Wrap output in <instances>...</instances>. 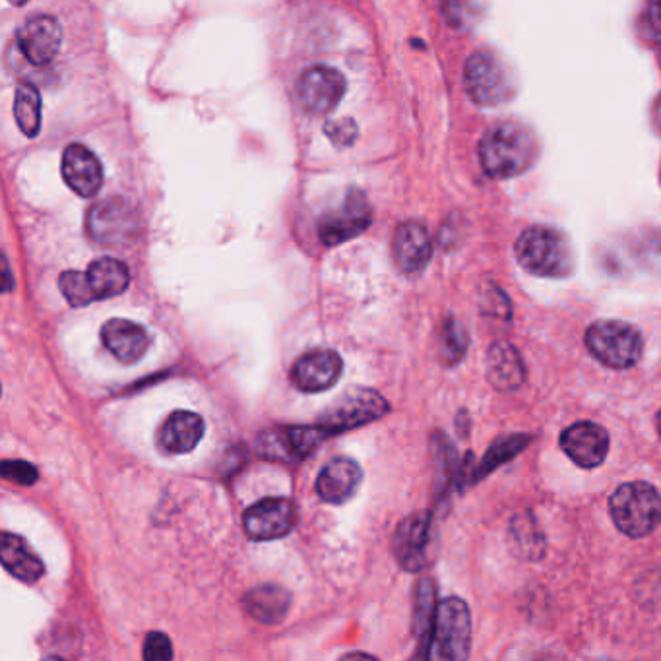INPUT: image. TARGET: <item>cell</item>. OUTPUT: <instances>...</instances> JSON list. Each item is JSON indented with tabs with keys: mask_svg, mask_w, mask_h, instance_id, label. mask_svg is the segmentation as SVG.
Instances as JSON below:
<instances>
[{
	"mask_svg": "<svg viewBox=\"0 0 661 661\" xmlns=\"http://www.w3.org/2000/svg\"><path fill=\"white\" fill-rule=\"evenodd\" d=\"M204 436V419L192 411H175L157 433V444L167 454H187Z\"/></svg>",
	"mask_w": 661,
	"mask_h": 661,
	"instance_id": "cell-21",
	"label": "cell"
},
{
	"mask_svg": "<svg viewBox=\"0 0 661 661\" xmlns=\"http://www.w3.org/2000/svg\"><path fill=\"white\" fill-rule=\"evenodd\" d=\"M361 479H363V470L357 461L349 458H334L321 470L314 488L324 503L344 505L356 495Z\"/></svg>",
	"mask_w": 661,
	"mask_h": 661,
	"instance_id": "cell-19",
	"label": "cell"
},
{
	"mask_svg": "<svg viewBox=\"0 0 661 661\" xmlns=\"http://www.w3.org/2000/svg\"><path fill=\"white\" fill-rule=\"evenodd\" d=\"M244 610L262 625H279L291 608V593L274 584L259 586L244 596Z\"/></svg>",
	"mask_w": 661,
	"mask_h": 661,
	"instance_id": "cell-24",
	"label": "cell"
},
{
	"mask_svg": "<svg viewBox=\"0 0 661 661\" xmlns=\"http://www.w3.org/2000/svg\"><path fill=\"white\" fill-rule=\"evenodd\" d=\"M530 441V435H510L496 441L489 448L488 454L483 456V460L479 461L478 468L473 470L471 483H476L479 479L488 478L491 471H495L496 468H501L506 461L513 460L516 454L522 453Z\"/></svg>",
	"mask_w": 661,
	"mask_h": 661,
	"instance_id": "cell-28",
	"label": "cell"
},
{
	"mask_svg": "<svg viewBox=\"0 0 661 661\" xmlns=\"http://www.w3.org/2000/svg\"><path fill=\"white\" fill-rule=\"evenodd\" d=\"M431 514L426 510L411 514L401 520L398 530L394 533V555L398 558L401 568L409 573H418L429 561V545H431Z\"/></svg>",
	"mask_w": 661,
	"mask_h": 661,
	"instance_id": "cell-13",
	"label": "cell"
},
{
	"mask_svg": "<svg viewBox=\"0 0 661 661\" xmlns=\"http://www.w3.org/2000/svg\"><path fill=\"white\" fill-rule=\"evenodd\" d=\"M488 378L501 392H513L522 386L526 366L520 351L513 344L496 341L489 348Z\"/></svg>",
	"mask_w": 661,
	"mask_h": 661,
	"instance_id": "cell-22",
	"label": "cell"
},
{
	"mask_svg": "<svg viewBox=\"0 0 661 661\" xmlns=\"http://www.w3.org/2000/svg\"><path fill=\"white\" fill-rule=\"evenodd\" d=\"M436 610H438V605H436L435 584L431 578H423L416 590V610H413V630L418 636L423 658H429V652H431Z\"/></svg>",
	"mask_w": 661,
	"mask_h": 661,
	"instance_id": "cell-26",
	"label": "cell"
},
{
	"mask_svg": "<svg viewBox=\"0 0 661 661\" xmlns=\"http://www.w3.org/2000/svg\"><path fill=\"white\" fill-rule=\"evenodd\" d=\"M656 117H658V127H660L661 131V96L660 99H658V109H656Z\"/></svg>",
	"mask_w": 661,
	"mask_h": 661,
	"instance_id": "cell-38",
	"label": "cell"
},
{
	"mask_svg": "<svg viewBox=\"0 0 661 661\" xmlns=\"http://www.w3.org/2000/svg\"><path fill=\"white\" fill-rule=\"evenodd\" d=\"M144 660L146 661H167L173 658V645L169 636L164 633H152L144 642Z\"/></svg>",
	"mask_w": 661,
	"mask_h": 661,
	"instance_id": "cell-33",
	"label": "cell"
},
{
	"mask_svg": "<svg viewBox=\"0 0 661 661\" xmlns=\"http://www.w3.org/2000/svg\"><path fill=\"white\" fill-rule=\"evenodd\" d=\"M536 134L520 122H498L479 142V161L493 179H513L526 173L538 159Z\"/></svg>",
	"mask_w": 661,
	"mask_h": 661,
	"instance_id": "cell-1",
	"label": "cell"
},
{
	"mask_svg": "<svg viewBox=\"0 0 661 661\" xmlns=\"http://www.w3.org/2000/svg\"><path fill=\"white\" fill-rule=\"evenodd\" d=\"M438 351L444 365L453 366L460 363L468 351V332L460 321L454 316L444 319L438 334Z\"/></svg>",
	"mask_w": 661,
	"mask_h": 661,
	"instance_id": "cell-30",
	"label": "cell"
},
{
	"mask_svg": "<svg viewBox=\"0 0 661 661\" xmlns=\"http://www.w3.org/2000/svg\"><path fill=\"white\" fill-rule=\"evenodd\" d=\"M516 256L524 271L540 278H563L575 268L568 239L551 227H528L516 241Z\"/></svg>",
	"mask_w": 661,
	"mask_h": 661,
	"instance_id": "cell-2",
	"label": "cell"
},
{
	"mask_svg": "<svg viewBox=\"0 0 661 661\" xmlns=\"http://www.w3.org/2000/svg\"><path fill=\"white\" fill-rule=\"evenodd\" d=\"M388 409V401L384 400L378 392L371 388H349L324 411L319 419V425L336 435L341 431L373 423L376 419L384 418Z\"/></svg>",
	"mask_w": 661,
	"mask_h": 661,
	"instance_id": "cell-7",
	"label": "cell"
},
{
	"mask_svg": "<svg viewBox=\"0 0 661 661\" xmlns=\"http://www.w3.org/2000/svg\"><path fill=\"white\" fill-rule=\"evenodd\" d=\"M344 371V361L336 351L316 349L299 357L291 369V381L301 392H324L338 383Z\"/></svg>",
	"mask_w": 661,
	"mask_h": 661,
	"instance_id": "cell-16",
	"label": "cell"
},
{
	"mask_svg": "<svg viewBox=\"0 0 661 661\" xmlns=\"http://www.w3.org/2000/svg\"><path fill=\"white\" fill-rule=\"evenodd\" d=\"M481 307H483V311H485L489 316L508 319V314H510V303H508V299H506L503 291H498L496 288H491L489 291H485V299H483V305Z\"/></svg>",
	"mask_w": 661,
	"mask_h": 661,
	"instance_id": "cell-36",
	"label": "cell"
},
{
	"mask_svg": "<svg viewBox=\"0 0 661 661\" xmlns=\"http://www.w3.org/2000/svg\"><path fill=\"white\" fill-rule=\"evenodd\" d=\"M62 179L82 199L97 194L104 184V167L96 154L82 144H70L62 154Z\"/></svg>",
	"mask_w": 661,
	"mask_h": 661,
	"instance_id": "cell-18",
	"label": "cell"
},
{
	"mask_svg": "<svg viewBox=\"0 0 661 661\" xmlns=\"http://www.w3.org/2000/svg\"><path fill=\"white\" fill-rule=\"evenodd\" d=\"M87 233L105 247H122L134 241L140 233V216L129 202L105 201L87 214Z\"/></svg>",
	"mask_w": 661,
	"mask_h": 661,
	"instance_id": "cell-9",
	"label": "cell"
},
{
	"mask_svg": "<svg viewBox=\"0 0 661 661\" xmlns=\"http://www.w3.org/2000/svg\"><path fill=\"white\" fill-rule=\"evenodd\" d=\"M324 132L336 146H351L357 139V124L349 119H341V121L328 122Z\"/></svg>",
	"mask_w": 661,
	"mask_h": 661,
	"instance_id": "cell-35",
	"label": "cell"
},
{
	"mask_svg": "<svg viewBox=\"0 0 661 661\" xmlns=\"http://www.w3.org/2000/svg\"><path fill=\"white\" fill-rule=\"evenodd\" d=\"M514 543L526 558H540L545 549V540L540 531V526L533 520L530 513H520L510 524Z\"/></svg>",
	"mask_w": 661,
	"mask_h": 661,
	"instance_id": "cell-29",
	"label": "cell"
},
{
	"mask_svg": "<svg viewBox=\"0 0 661 661\" xmlns=\"http://www.w3.org/2000/svg\"><path fill=\"white\" fill-rule=\"evenodd\" d=\"M332 436L328 429L316 426H276L256 438V453L272 461H299L311 456Z\"/></svg>",
	"mask_w": 661,
	"mask_h": 661,
	"instance_id": "cell-8",
	"label": "cell"
},
{
	"mask_svg": "<svg viewBox=\"0 0 661 661\" xmlns=\"http://www.w3.org/2000/svg\"><path fill=\"white\" fill-rule=\"evenodd\" d=\"M464 86L471 101L481 107L505 104L516 92L513 70L495 51L473 52L464 69Z\"/></svg>",
	"mask_w": 661,
	"mask_h": 661,
	"instance_id": "cell-4",
	"label": "cell"
},
{
	"mask_svg": "<svg viewBox=\"0 0 661 661\" xmlns=\"http://www.w3.org/2000/svg\"><path fill=\"white\" fill-rule=\"evenodd\" d=\"M12 4H16V7H22V4H26L27 0H9Z\"/></svg>",
	"mask_w": 661,
	"mask_h": 661,
	"instance_id": "cell-39",
	"label": "cell"
},
{
	"mask_svg": "<svg viewBox=\"0 0 661 661\" xmlns=\"http://www.w3.org/2000/svg\"><path fill=\"white\" fill-rule=\"evenodd\" d=\"M296 506L289 498L272 496L244 513V533L254 541L279 540L296 528Z\"/></svg>",
	"mask_w": 661,
	"mask_h": 661,
	"instance_id": "cell-11",
	"label": "cell"
},
{
	"mask_svg": "<svg viewBox=\"0 0 661 661\" xmlns=\"http://www.w3.org/2000/svg\"><path fill=\"white\" fill-rule=\"evenodd\" d=\"M373 221V209L369 206L365 194L351 191L338 208L324 214L319 224V237L326 247L348 243L366 231Z\"/></svg>",
	"mask_w": 661,
	"mask_h": 661,
	"instance_id": "cell-10",
	"label": "cell"
},
{
	"mask_svg": "<svg viewBox=\"0 0 661 661\" xmlns=\"http://www.w3.org/2000/svg\"><path fill=\"white\" fill-rule=\"evenodd\" d=\"M471 615L470 608L460 598H448L438 603L435 630L429 658L461 661L470 656Z\"/></svg>",
	"mask_w": 661,
	"mask_h": 661,
	"instance_id": "cell-6",
	"label": "cell"
},
{
	"mask_svg": "<svg viewBox=\"0 0 661 661\" xmlns=\"http://www.w3.org/2000/svg\"><path fill=\"white\" fill-rule=\"evenodd\" d=\"M101 341L124 365L140 361L149 348V336L144 326L124 319H113L105 323L101 328Z\"/></svg>",
	"mask_w": 661,
	"mask_h": 661,
	"instance_id": "cell-20",
	"label": "cell"
},
{
	"mask_svg": "<svg viewBox=\"0 0 661 661\" xmlns=\"http://www.w3.org/2000/svg\"><path fill=\"white\" fill-rule=\"evenodd\" d=\"M14 117L20 131L35 139L41 131V94L32 84H20L14 97Z\"/></svg>",
	"mask_w": 661,
	"mask_h": 661,
	"instance_id": "cell-27",
	"label": "cell"
},
{
	"mask_svg": "<svg viewBox=\"0 0 661 661\" xmlns=\"http://www.w3.org/2000/svg\"><path fill=\"white\" fill-rule=\"evenodd\" d=\"M646 39L661 47V0H652L642 14Z\"/></svg>",
	"mask_w": 661,
	"mask_h": 661,
	"instance_id": "cell-34",
	"label": "cell"
},
{
	"mask_svg": "<svg viewBox=\"0 0 661 661\" xmlns=\"http://www.w3.org/2000/svg\"><path fill=\"white\" fill-rule=\"evenodd\" d=\"M0 473L2 478L10 481V483H16L22 488H29L34 485L37 478H39V471L35 466H32L29 461L24 460H4L0 466Z\"/></svg>",
	"mask_w": 661,
	"mask_h": 661,
	"instance_id": "cell-32",
	"label": "cell"
},
{
	"mask_svg": "<svg viewBox=\"0 0 661 661\" xmlns=\"http://www.w3.org/2000/svg\"><path fill=\"white\" fill-rule=\"evenodd\" d=\"M610 514L628 538H646L661 524V495L646 481L625 483L611 495Z\"/></svg>",
	"mask_w": 661,
	"mask_h": 661,
	"instance_id": "cell-3",
	"label": "cell"
},
{
	"mask_svg": "<svg viewBox=\"0 0 661 661\" xmlns=\"http://www.w3.org/2000/svg\"><path fill=\"white\" fill-rule=\"evenodd\" d=\"M59 284H61L62 296L72 307H87L96 301V296L89 288L86 272H64Z\"/></svg>",
	"mask_w": 661,
	"mask_h": 661,
	"instance_id": "cell-31",
	"label": "cell"
},
{
	"mask_svg": "<svg viewBox=\"0 0 661 661\" xmlns=\"http://www.w3.org/2000/svg\"><path fill=\"white\" fill-rule=\"evenodd\" d=\"M392 251L398 271L406 276H416L425 271L426 264L431 262L433 241L425 226L418 221H406L394 233Z\"/></svg>",
	"mask_w": 661,
	"mask_h": 661,
	"instance_id": "cell-17",
	"label": "cell"
},
{
	"mask_svg": "<svg viewBox=\"0 0 661 661\" xmlns=\"http://www.w3.org/2000/svg\"><path fill=\"white\" fill-rule=\"evenodd\" d=\"M563 453L575 461L576 466L592 470L603 464L610 453V435L603 426L592 421H578L568 426L561 435Z\"/></svg>",
	"mask_w": 661,
	"mask_h": 661,
	"instance_id": "cell-14",
	"label": "cell"
},
{
	"mask_svg": "<svg viewBox=\"0 0 661 661\" xmlns=\"http://www.w3.org/2000/svg\"><path fill=\"white\" fill-rule=\"evenodd\" d=\"M86 276L89 288L96 296V301L121 296L131 284L129 266L124 262L115 261V259H99V261L92 262Z\"/></svg>",
	"mask_w": 661,
	"mask_h": 661,
	"instance_id": "cell-25",
	"label": "cell"
},
{
	"mask_svg": "<svg viewBox=\"0 0 661 661\" xmlns=\"http://www.w3.org/2000/svg\"><path fill=\"white\" fill-rule=\"evenodd\" d=\"M297 94L309 113L328 115L346 94V79L330 67H313L301 74Z\"/></svg>",
	"mask_w": 661,
	"mask_h": 661,
	"instance_id": "cell-12",
	"label": "cell"
},
{
	"mask_svg": "<svg viewBox=\"0 0 661 661\" xmlns=\"http://www.w3.org/2000/svg\"><path fill=\"white\" fill-rule=\"evenodd\" d=\"M17 47L27 61L44 67L61 49L62 27L52 16H35L17 29Z\"/></svg>",
	"mask_w": 661,
	"mask_h": 661,
	"instance_id": "cell-15",
	"label": "cell"
},
{
	"mask_svg": "<svg viewBox=\"0 0 661 661\" xmlns=\"http://www.w3.org/2000/svg\"><path fill=\"white\" fill-rule=\"evenodd\" d=\"M10 289H12V281H10L9 262L4 261V291L9 293Z\"/></svg>",
	"mask_w": 661,
	"mask_h": 661,
	"instance_id": "cell-37",
	"label": "cell"
},
{
	"mask_svg": "<svg viewBox=\"0 0 661 661\" xmlns=\"http://www.w3.org/2000/svg\"><path fill=\"white\" fill-rule=\"evenodd\" d=\"M0 561L10 575L22 582L34 584L45 575L41 558L35 555L26 541L16 533L4 531L0 540Z\"/></svg>",
	"mask_w": 661,
	"mask_h": 661,
	"instance_id": "cell-23",
	"label": "cell"
},
{
	"mask_svg": "<svg viewBox=\"0 0 661 661\" xmlns=\"http://www.w3.org/2000/svg\"><path fill=\"white\" fill-rule=\"evenodd\" d=\"M656 421H658V431H660V435H661V409H660V413H658V419H656Z\"/></svg>",
	"mask_w": 661,
	"mask_h": 661,
	"instance_id": "cell-40",
	"label": "cell"
},
{
	"mask_svg": "<svg viewBox=\"0 0 661 661\" xmlns=\"http://www.w3.org/2000/svg\"><path fill=\"white\" fill-rule=\"evenodd\" d=\"M586 348L601 365L610 369L635 366L642 351L645 339L633 324L623 321H598L586 330Z\"/></svg>",
	"mask_w": 661,
	"mask_h": 661,
	"instance_id": "cell-5",
	"label": "cell"
}]
</instances>
